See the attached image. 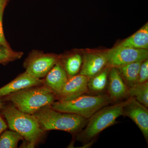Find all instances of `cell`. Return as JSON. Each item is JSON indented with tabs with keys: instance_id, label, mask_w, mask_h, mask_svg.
<instances>
[{
	"instance_id": "6da1fadb",
	"label": "cell",
	"mask_w": 148,
	"mask_h": 148,
	"mask_svg": "<svg viewBox=\"0 0 148 148\" xmlns=\"http://www.w3.org/2000/svg\"><path fill=\"white\" fill-rule=\"evenodd\" d=\"M44 131L59 130L77 135L88 119L75 114L56 111L50 106L43 107L32 115Z\"/></svg>"
},
{
	"instance_id": "7a4b0ae2",
	"label": "cell",
	"mask_w": 148,
	"mask_h": 148,
	"mask_svg": "<svg viewBox=\"0 0 148 148\" xmlns=\"http://www.w3.org/2000/svg\"><path fill=\"white\" fill-rule=\"evenodd\" d=\"M5 97L19 110L31 115L43 107L51 106L56 100L55 94L43 84L25 88Z\"/></svg>"
},
{
	"instance_id": "3957f363",
	"label": "cell",
	"mask_w": 148,
	"mask_h": 148,
	"mask_svg": "<svg viewBox=\"0 0 148 148\" xmlns=\"http://www.w3.org/2000/svg\"><path fill=\"white\" fill-rule=\"evenodd\" d=\"M3 114L10 129L18 132L25 140L26 147H34L45 132L35 118L19 110L14 106L6 107Z\"/></svg>"
},
{
	"instance_id": "277c9868",
	"label": "cell",
	"mask_w": 148,
	"mask_h": 148,
	"mask_svg": "<svg viewBox=\"0 0 148 148\" xmlns=\"http://www.w3.org/2000/svg\"><path fill=\"white\" fill-rule=\"evenodd\" d=\"M129 100L130 97L126 101L100 109L88 119L84 129L77 135V140L89 143L104 130L113 125L118 118L123 116V108Z\"/></svg>"
},
{
	"instance_id": "5b68a950",
	"label": "cell",
	"mask_w": 148,
	"mask_h": 148,
	"mask_svg": "<svg viewBox=\"0 0 148 148\" xmlns=\"http://www.w3.org/2000/svg\"><path fill=\"white\" fill-rule=\"evenodd\" d=\"M107 94H83L68 101H55L51 106L56 110L78 115L88 119L103 107L113 103Z\"/></svg>"
},
{
	"instance_id": "8992f818",
	"label": "cell",
	"mask_w": 148,
	"mask_h": 148,
	"mask_svg": "<svg viewBox=\"0 0 148 148\" xmlns=\"http://www.w3.org/2000/svg\"><path fill=\"white\" fill-rule=\"evenodd\" d=\"M58 59L59 56L56 54L33 50L25 59L23 66L28 73L37 78L42 79L58 62Z\"/></svg>"
},
{
	"instance_id": "52a82bcc",
	"label": "cell",
	"mask_w": 148,
	"mask_h": 148,
	"mask_svg": "<svg viewBox=\"0 0 148 148\" xmlns=\"http://www.w3.org/2000/svg\"><path fill=\"white\" fill-rule=\"evenodd\" d=\"M108 65L117 68L126 64L147 59V49L117 46L106 52Z\"/></svg>"
},
{
	"instance_id": "ba28073f",
	"label": "cell",
	"mask_w": 148,
	"mask_h": 148,
	"mask_svg": "<svg viewBox=\"0 0 148 148\" xmlns=\"http://www.w3.org/2000/svg\"><path fill=\"white\" fill-rule=\"evenodd\" d=\"M123 116L129 117L138 126L148 143V110L135 98L130 97V100L125 106Z\"/></svg>"
},
{
	"instance_id": "9c48e42d",
	"label": "cell",
	"mask_w": 148,
	"mask_h": 148,
	"mask_svg": "<svg viewBox=\"0 0 148 148\" xmlns=\"http://www.w3.org/2000/svg\"><path fill=\"white\" fill-rule=\"evenodd\" d=\"M89 79L81 74L69 78L58 94L56 95L58 101L72 100L88 92Z\"/></svg>"
},
{
	"instance_id": "30bf717a",
	"label": "cell",
	"mask_w": 148,
	"mask_h": 148,
	"mask_svg": "<svg viewBox=\"0 0 148 148\" xmlns=\"http://www.w3.org/2000/svg\"><path fill=\"white\" fill-rule=\"evenodd\" d=\"M108 66L106 52L85 53L82 56V64L79 74L90 79Z\"/></svg>"
},
{
	"instance_id": "8fae6325",
	"label": "cell",
	"mask_w": 148,
	"mask_h": 148,
	"mask_svg": "<svg viewBox=\"0 0 148 148\" xmlns=\"http://www.w3.org/2000/svg\"><path fill=\"white\" fill-rule=\"evenodd\" d=\"M42 84V79L35 77L25 71L0 88V97H5L25 88Z\"/></svg>"
},
{
	"instance_id": "7c38bea8",
	"label": "cell",
	"mask_w": 148,
	"mask_h": 148,
	"mask_svg": "<svg viewBox=\"0 0 148 148\" xmlns=\"http://www.w3.org/2000/svg\"><path fill=\"white\" fill-rule=\"evenodd\" d=\"M107 87L108 95L114 102L129 97L128 88L116 68H111Z\"/></svg>"
},
{
	"instance_id": "4fadbf2b",
	"label": "cell",
	"mask_w": 148,
	"mask_h": 148,
	"mask_svg": "<svg viewBox=\"0 0 148 148\" xmlns=\"http://www.w3.org/2000/svg\"><path fill=\"white\" fill-rule=\"evenodd\" d=\"M69 79L66 71L58 61L42 79L43 84L56 95L62 90Z\"/></svg>"
},
{
	"instance_id": "5bb4252c",
	"label": "cell",
	"mask_w": 148,
	"mask_h": 148,
	"mask_svg": "<svg viewBox=\"0 0 148 148\" xmlns=\"http://www.w3.org/2000/svg\"><path fill=\"white\" fill-rule=\"evenodd\" d=\"M119 45L140 49L148 48V24H145L138 32L123 41Z\"/></svg>"
},
{
	"instance_id": "9a60e30c",
	"label": "cell",
	"mask_w": 148,
	"mask_h": 148,
	"mask_svg": "<svg viewBox=\"0 0 148 148\" xmlns=\"http://www.w3.org/2000/svg\"><path fill=\"white\" fill-rule=\"evenodd\" d=\"M58 62L64 68L69 78L80 72L82 64V56L77 53H70L59 56Z\"/></svg>"
},
{
	"instance_id": "2e32d148",
	"label": "cell",
	"mask_w": 148,
	"mask_h": 148,
	"mask_svg": "<svg viewBox=\"0 0 148 148\" xmlns=\"http://www.w3.org/2000/svg\"><path fill=\"white\" fill-rule=\"evenodd\" d=\"M143 62H133L116 68L128 88L137 83L140 66Z\"/></svg>"
},
{
	"instance_id": "e0dca14e",
	"label": "cell",
	"mask_w": 148,
	"mask_h": 148,
	"mask_svg": "<svg viewBox=\"0 0 148 148\" xmlns=\"http://www.w3.org/2000/svg\"><path fill=\"white\" fill-rule=\"evenodd\" d=\"M110 69V67L107 66L103 71L89 79L88 84V92L97 94L102 93L106 90Z\"/></svg>"
},
{
	"instance_id": "ac0fdd59",
	"label": "cell",
	"mask_w": 148,
	"mask_h": 148,
	"mask_svg": "<svg viewBox=\"0 0 148 148\" xmlns=\"http://www.w3.org/2000/svg\"><path fill=\"white\" fill-rule=\"evenodd\" d=\"M129 97H133L143 106L148 108V82L137 83L128 88Z\"/></svg>"
},
{
	"instance_id": "d6986e66",
	"label": "cell",
	"mask_w": 148,
	"mask_h": 148,
	"mask_svg": "<svg viewBox=\"0 0 148 148\" xmlns=\"http://www.w3.org/2000/svg\"><path fill=\"white\" fill-rule=\"evenodd\" d=\"M24 138L13 130H5L0 135V148H16L19 141Z\"/></svg>"
},
{
	"instance_id": "ffe728a7",
	"label": "cell",
	"mask_w": 148,
	"mask_h": 148,
	"mask_svg": "<svg viewBox=\"0 0 148 148\" xmlns=\"http://www.w3.org/2000/svg\"><path fill=\"white\" fill-rule=\"evenodd\" d=\"M24 53L14 50L11 47L0 45V64H8L21 58Z\"/></svg>"
},
{
	"instance_id": "44dd1931",
	"label": "cell",
	"mask_w": 148,
	"mask_h": 148,
	"mask_svg": "<svg viewBox=\"0 0 148 148\" xmlns=\"http://www.w3.org/2000/svg\"><path fill=\"white\" fill-rule=\"evenodd\" d=\"M148 61L146 59L141 64L138 75L137 83H143L148 81Z\"/></svg>"
},
{
	"instance_id": "7402d4cb",
	"label": "cell",
	"mask_w": 148,
	"mask_h": 148,
	"mask_svg": "<svg viewBox=\"0 0 148 148\" xmlns=\"http://www.w3.org/2000/svg\"><path fill=\"white\" fill-rule=\"evenodd\" d=\"M4 12H0V45L11 47L9 44L6 40L3 28V18Z\"/></svg>"
},
{
	"instance_id": "603a6c76",
	"label": "cell",
	"mask_w": 148,
	"mask_h": 148,
	"mask_svg": "<svg viewBox=\"0 0 148 148\" xmlns=\"http://www.w3.org/2000/svg\"><path fill=\"white\" fill-rule=\"evenodd\" d=\"M7 125L0 115V135L6 129Z\"/></svg>"
},
{
	"instance_id": "cb8c5ba5",
	"label": "cell",
	"mask_w": 148,
	"mask_h": 148,
	"mask_svg": "<svg viewBox=\"0 0 148 148\" xmlns=\"http://www.w3.org/2000/svg\"><path fill=\"white\" fill-rule=\"evenodd\" d=\"M9 0H0V12L4 11Z\"/></svg>"
},
{
	"instance_id": "d4e9b609",
	"label": "cell",
	"mask_w": 148,
	"mask_h": 148,
	"mask_svg": "<svg viewBox=\"0 0 148 148\" xmlns=\"http://www.w3.org/2000/svg\"><path fill=\"white\" fill-rule=\"evenodd\" d=\"M3 106V103L0 101V109L2 108Z\"/></svg>"
}]
</instances>
